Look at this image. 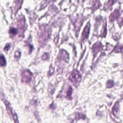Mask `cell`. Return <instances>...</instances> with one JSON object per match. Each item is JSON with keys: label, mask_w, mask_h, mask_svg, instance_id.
<instances>
[{"label": "cell", "mask_w": 123, "mask_h": 123, "mask_svg": "<svg viewBox=\"0 0 123 123\" xmlns=\"http://www.w3.org/2000/svg\"><path fill=\"white\" fill-rule=\"evenodd\" d=\"M32 73L28 70H26L22 72L21 74V81L22 82L29 83L32 77Z\"/></svg>", "instance_id": "6da1fadb"}, {"label": "cell", "mask_w": 123, "mask_h": 123, "mask_svg": "<svg viewBox=\"0 0 123 123\" xmlns=\"http://www.w3.org/2000/svg\"><path fill=\"white\" fill-rule=\"evenodd\" d=\"M81 75L79 73L77 70L73 71L70 76V79L74 84V85H76L81 80Z\"/></svg>", "instance_id": "7a4b0ae2"}, {"label": "cell", "mask_w": 123, "mask_h": 123, "mask_svg": "<svg viewBox=\"0 0 123 123\" xmlns=\"http://www.w3.org/2000/svg\"><path fill=\"white\" fill-rule=\"evenodd\" d=\"M59 57V59L60 60L62 59V60H64L66 62L68 61V55L66 53H65V51H64L62 50V51H61L60 54V56Z\"/></svg>", "instance_id": "3957f363"}, {"label": "cell", "mask_w": 123, "mask_h": 123, "mask_svg": "<svg viewBox=\"0 0 123 123\" xmlns=\"http://www.w3.org/2000/svg\"><path fill=\"white\" fill-rule=\"evenodd\" d=\"M5 104V105H6V110L8 113V114H9L10 116L11 117L12 115V107L10 105V103L7 101L6 100H5V102H4Z\"/></svg>", "instance_id": "277c9868"}, {"label": "cell", "mask_w": 123, "mask_h": 123, "mask_svg": "<svg viewBox=\"0 0 123 123\" xmlns=\"http://www.w3.org/2000/svg\"><path fill=\"white\" fill-rule=\"evenodd\" d=\"M89 26H88V25L86 26L85 29H84V31L83 33V39H85V38L87 37L88 36V35L89 34Z\"/></svg>", "instance_id": "5b68a950"}, {"label": "cell", "mask_w": 123, "mask_h": 123, "mask_svg": "<svg viewBox=\"0 0 123 123\" xmlns=\"http://www.w3.org/2000/svg\"><path fill=\"white\" fill-rule=\"evenodd\" d=\"M119 15V11L118 10H115L114 12H113L110 17L111 21H113L115 18H116Z\"/></svg>", "instance_id": "8992f818"}, {"label": "cell", "mask_w": 123, "mask_h": 123, "mask_svg": "<svg viewBox=\"0 0 123 123\" xmlns=\"http://www.w3.org/2000/svg\"><path fill=\"white\" fill-rule=\"evenodd\" d=\"M6 64V61L3 55L0 56V66H4Z\"/></svg>", "instance_id": "52a82bcc"}, {"label": "cell", "mask_w": 123, "mask_h": 123, "mask_svg": "<svg viewBox=\"0 0 123 123\" xmlns=\"http://www.w3.org/2000/svg\"><path fill=\"white\" fill-rule=\"evenodd\" d=\"M118 110H119V104H118V102H117L115 104L114 106L113 107V109H112V112H113V113L114 114H116V113L118 111Z\"/></svg>", "instance_id": "ba28073f"}, {"label": "cell", "mask_w": 123, "mask_h": 123, "mask_svg": "<svg viewBox=\"0 0 123 123\" xmlns=\"http://www.w3.org/2000/svg\"><path fill=\"white\" fill-rule=\"evenodd\" d=\"M85 118V115L82 113H77L75 115V118L77 120L80 119H84Z\"/></svg>", "instance_id": "9c48e42d"}, {"label": "cell", "mask_w": 123, "mask_h": 123, "mask_svg": "<svg viewBox=\"0 0 123 123\" xmlns=\"http://www.w3.org/2000/svg\"><path fill=\"white\" fill-rule=\"evenodd\" d=\"M72 87H70L67 92V96L68 98L71 99V95H72Z\"/></svg>", "instance_id": "30bf717a"}, {"label": "cell", "mask_w": 123, "mask_h": 123, "mask_svg": "<svg viewBox=\"0 0 123 123\" xmlns=\"http://www.w3.org/2000/svg\"><path fill=\"white\" fill-rule=\"evenodd\" d=\"M21 56V52H20L19 51H15V53H14V58L16 60H18Z\"/></svg>", "instance_id": "8fae6325"}, {"label": "cell", "mask_w": 123, "mask_h": 123, "mask_svg": "<svg viewBox=\"0 0 123 123\" xmlns=\"http://www.w3.org/2000/svg\"><path fill=\"white\" fill-rule=\"evenodd\" d=\"M12 116H13V119L14 121V123H19L18 120V117L15 113H12Z\"/></svg>", "instance_id": "7c38bea8"}, {"label": "cell", "mask_w": 123, "mask_h": 123, "mask_svg": "<svg viewBox=\"0 0 123 123\" xmlns=\"http://www.w3.org/2000/svg\"><path fill=\"white\" fill-rule=\"evenodd\" d=\"M41 58L43 60H48V58H49V54L48 53H47L44 54L42 55Z\"/></svg>", "instance_id": "4fadbf2b"}, {"label": "cell", "mask_w": 123, "mask_h": 123, "mask_svg": "<svg viewBox=\"0 0 123 123\" xmlns=\"http://www.w3.org/2000/svg\"><path fill=\"white\" fill-rule=\"evenodd\" d=\"M113 82L111 80H110L108 82L107 86V87L109 88V87H112L113 86Z\"/></svg>", "instance_id": "5bb4252c"}, {"label": "cell", "mask_w": 123, "mask_h": 123, "mask_svg": "<svg viewBox=\"0 0 123 123\" xmlns=\"http://www.w3.org/2000/svg\"><path fill=\"white\" fill-rule=\"evenodd\" d=\"M53 71H54V69H53V67L50 66V68H49V74H49V75H50V74H51L53 73Z\"/></svg>", "instance_id": "9a60e30c"}, {"label": "cell", "mask_w": 123, "mask_h": 123, "mask_svg": "<svg viewBox=\"0 0 123 123\" xmlns=\"http://www.w3.org/2000/svg\"><path fill=\"white\" fill-rule=\"evenodd\" d=\"M10 47V45L9 44H8L5 47V48H4V50H5V51H7V50L9 49Z\"/></svg>", "instance_id": "2e32d148"}]
</instances>
